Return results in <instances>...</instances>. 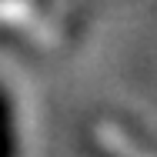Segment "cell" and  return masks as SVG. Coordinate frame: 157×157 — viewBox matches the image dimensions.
<instances>
[{"label": "cell", "mask_w": 157, "mask_h": 157, "mask_svg": "<svg viewBox=\"0 0 157 157\" xmlns=\"http://www.w3.org/2000/svg\"><path fill=\"white\" fill-rule=\"evenodd\" d=\"M17 154V137H13V110L10 100L0 90V157H13Z\"/></svg>", "instance_id": "1"}]
</instances>
